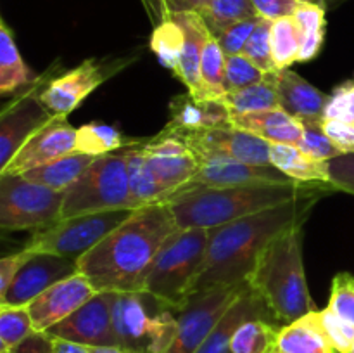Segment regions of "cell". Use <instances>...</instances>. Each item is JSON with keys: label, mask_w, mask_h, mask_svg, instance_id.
<instances>
[{"label": "cell", "mask_w": 354, "mask_h": 353, "mask_svg": "<svg viewBox=\"0 0 354 353\" xmlns=\"http://www.w3.org/2000/svg\"><path fill=\"white\" fill-rule=\"evenodd\" d=\"M251 2L259 17L277 21L294 16L303 0H251Z\"/></svg>", "instance_id": "obj_48"}, {"label": "cell", "mask_w": 354, "mask_h": 353, "mask_svg": "<svg viewBox=\"0 0 354 353\" xmlns=\"http://www.w3.org/2000/svg\"><path fill=\"white\" fill-rule=\"evenodd\" d=\"M220 100L227 106L230 114L258 113V111L277 109V107H280L273 73H268L263 82L254 83L251 87H245V89L237 90V92L225 93Z\"/></svg>", "instance_id": "obj_33"}, {"label": "cell", "mask_w": 354, "mask_h": 353, "mask_svg": "<svg viewBox=\"0 0 354 353\" xmlns=\"http://www.w3.org/2000/svg\"><path fill=\"white\" fill-rule=\"evenodd\" d=\"M76 272H78V262L50 255V253L33 251L31 258L24 263L9 289L0 296V305L28 307L44 291Z\"/></svg>", "instance_id": "obj_16"}, {"label": "cell", "mask_w": 354, "mask_h": 353, "mask_svg": "<svg viewBox=\"0 0 354 353\" xmlns=\"http://www.w3.org/2000/svg\"><path fill=\"white\" fill-rule=\"evenodd\" d=\"M131 213L133 210H113L61 218L50 227L35 232L24 248L78 262Z\"/></svg>", "instance_id": "obj_8"}, {"label": "cell", "mask_w": 354, "mask_h": 353, "mask_svg": "<svg viewBox=\"0 0 354 353\" xmlns=\"http://www.w3.org/2000/svg\"><path fill=\"white\" fill-rule=\"evenodd\" d=\"M93 353H142L137 350L121 348V346H99V348H92Z\"/></svg>", "instance_id": "obj_53"}, {"label": "cell", "mask_w": 354, "mask_h": 353, "mask_svg": "<svg viewBox=\"0 0 354 353\" xmlns=\"http://www.w3.org/2000/svg\"><path fill=\"white\" fill-rule=\"evenodd\" d=\"M113 294L116 346L142 353H166L178 329L176 310L145 291Z\"/></svg>", "instance_id": "obj_6"}, {"label": "cell", "mask_w": 354, "mask_h": 353, "mask_svg": "<svg viewBox=\"0 0 354 353\" xmlns=\"http://www.w3.org/2000/svg\"><path fill=\"white\" fill-rule=\"evenodd\" d=\"M272 23L273 21L261 17L242 51V54L251 59L266 75L279 71L272 55Z\"/></svg>", "instance_id": "obj_39"}, {"label": "cell", "mask_w": 354, "mask_h": 353, "mask_svg": "<svg viewBox=\"0 0 354 353\" xmlns=\"http://www.w3.org/2000/svg\"><path fill=\"white\" fill-rule=\"evenodd\" d=\"M152 16L159 21L183 12H203L211 0H144Z\"/></svg>", "instance_id": "obj_47"}, {"label": "cell", "mask_w": 354, "mask_h": 353, "mask_svg": "<svg viewBox=\"0 0 354 353\" xmlns=\"http://www.w3.org/2000/svg\"><path fill=\"white\" fill-rule=\"evenodd\" d=\"M33 251L23 248L21 251L12 253L9 256H3L0 260V296L9 289V286L12 284V280L16 279V275L19 273V270L23 269L24 263L31 258Z\"/></svg>", "instance_id": "obj_50"}, {"label": "cell", "mask_w": 354, "mask_h": 353, "mask_svg": "<svg viewBox=\"0 0 354 353\" xmlns=\"http://www.w3.org/2000/svg\"><path fill=\"white\" fill-rule=\"evenodd\" d=\"M280 353H334V346L328 341L320 322L318 310L310 311L304 317L282 325L277 339Z\"/></svg>", "instance_id": "obj_25"}, {"label": "cell", "mask_w": 354, "mask_h": 353, "mask_svg": "<svg viewBox=\"0 0 354 353\" xmlns=\"http://www.w3.org/2000/svg\"><path fill=\"white\" fill-rule=\"evenodd\" d=\"M348 353H354V343H353V346H351V350H349Z\"/></svg>", "instance_id": "obj_55"}, {"label": "cell", "mask_w": 354, "mask_h": 353, "mask_svg": "<svg viewBox=\"0 0 354 353\" xmlns=\"http://www.w3.org/2000/svg\"><path fill=\"white\" fill-rule=\"evenodd\" d=\"M135 61L137 55L85 59L76 68L52 76L40 90L41 102L54 116H69V113H73L97 87L116 76Z\"/></svg>", "instance_id": "obj_10"}, {"label": "cell", "mask_w": 354, "mask_h": 353, "mask_svg": "<svg viewBox=\"0 0 354 353\" xmlns=\"http://www.w3.org/2000/svg\"><path fill=\"white\" fill-rule=\"evenodd\" d=\"M270 163L296 182H328L327 161H318L304 154L297 145L272 144Z\"/></svg>", "instance_id": "obj_27"}, {"label": "cell", "mask_w": 354, "mask_h": 353, "mask_svg": "<svg viewBox=\"0 0 354 353\" xmlns=\"http://www.w3.org/2000/svg\"><path fill=\"white\" fill-rule=\"evenodd\" d=\"M52 353H93L90 346L80 345V343L66 341V339L54 338V352Z\"/></svg>", "instance_id": "obj_52"}, {"label": "cell", "mask_w": 354, "mask_h": 353, "mask_svg": "<svg viewBox=\"0 0 354 353\" xmlns=\"http://www.w3.org/2000/svg\"><path fill=\"white\" fill-rule=\"evenodd\" d=\"M325 135L332 141V144L342 152V154H351L354 152V125L344 123V121L325 120L322 123Z\"/></svg>", "instance_id": "obj_49"}, {"label": "cell", "mask_w": 354, "mask_h": 353, "mask_svg": "<svg viewBox=\"0 0 354 353\" xmlns=\"http://www.w3.org/2000/svg\"><path fill=\"white\" fill-rule=\"evenodd\" d=\"M33 82L31 71L24 64L14 42L12 30L6 21H0V93L10 96L19 89L30 87Z\"/></svg>", "instance_id": "obj_29"}, {"label": "cell", "mask_w": 354, "mask_h": 353, "mask_svg": "<svg viewBox=\"0 0 354 353\" xmlns=\"http://www.w3.org/2000/svg\"><path fill=\"white\" fill-rule=\"evenodd\" d=\"M230 111L220 99H199L187 92L171 99L169 121L161 132L182 137L187 134L230 127Z\"/></svg>", "instance_id": "obj_20"}, {"label": "cell", "mask_w": 354, "mask_h": 353, "mask_svg": "<svg viewBox=\"0 0 354 353\" xmlns=\"http://www.w3.org/2000/svg\"><path fill=\"white\" fill-rule=\"evenodd\" d=\"M261 17H249V19L239 21V23L232 24V26L225 28L221 33L216 35L218 42H220L221 48L227 55H235V54H242L244 51L245 44L251 38L252 31H254L256 24L259 23Z\"/></svg>", "instance_id": "obj_45"}, {"label": "cell", "mask_w": 354, "mask_h": 353, "mask_svg": "<svg viewBox=\"0 0 354 353\" xmlns=\"http://www.w3.org/2000/svg\"><path fill=\"white\" fill-rule=\"evenodd\" d=\"M297 147L310 158L318 161H330V159L342 156V152L332 144L330 138L325 135L322 125H304V132Z\"/></svg>", "instance_id": "obj_42"}, {"label": "cell", "mask_w": 354, "mask_h": 353, "mask_svg": "<svg viewBox=\"0 0 354 353\" xmlns=\"http://www.w3.org/2000/svg\"><path fill=\"white\" fill-rule=\"evenodd\" d=\"M328 182L335 187L337 192H346L354 196V152L342 154L327 161Z\"/></svg>", "instance_id": "obj_46"}, {"label": "cell", "mask_w": 354, "mask_h": 353, "mask_svg": "<svg viewBox=\"0 0 354 353\" xmlns=\"http://www.w3.org/2000/svg\"><path fill=\"white\" fill-rule=\"evenodd\" d=\"M318 314H320V322L324 325L325 334H327L328 341L334 346L335 352L348 353L354 343V325L342 320L328 307L324 310H318Z\"/></svg>", "instance_id": "obj_43"}, {"label": "cell", "mask_w": 354, "mask_h": 353, "mask_svg": "<svg viewBox=\"0 0 354 353\" xmlns=\"http://www.w3.org/2000/svg\"><path fill=\"white\" fill-rule=\"evenodd\" d=\"M145 138L127 137L111 125L86 123L76 130V152H85L90 156L111 154L124 149L142 145Z\"/></svg>", "instance_id": "obj_30"}, {"label": "cell", "mask_w": 354, "mask_h": 353, "mask_svg": "<svg viewBox=\"0 0 354 353\" xmlns=\"http://www.w3.org/2000/svg\"><path fill=\"white\" fill-rule=\"evenodd\" d=\"M183 42H185V35H183L182 26L173 17L159 21L154 30H152L151 51L154 52L159 62L165 68H168L175 76L180 71Z\"/></svg>", "instance_id": "obj_34"}, {"label": "cell", "mask_w": 354, "mask_h": 353, "mask_svg": "<svg viewBox=\"0 0 354 353\" xmlns=\"http://www.w3.org/2000/svg\"><path fill=\"white\" fill-rule=\"evenodd\" d=\"M266 73L261 71L244 54L227 55V62H225V90H227V93L237 92L245 87L263 82Z\"/></svg>", "instance_id": "obj_40"}, {"label": "cell", "mask_w": 354, "mask_h": 353, "mask_svg": "<svg viewBox=\"0 0 354 353\" xmlns=\"http://www.w3.org/2000/svg\"><path fill=\"white\" fill-rule=\"evenodd\" d=\"M254 317L273 320L265 301L248 284L245 289L241 293V296L234 301V305L228 308L227 314L218 320V324L209 332L206 341L201 345V348L196 353H232V338H234L239 325L248 320V318Z\"/></svg>", "instance_id": "obj_22"}, {"label": "cell", "mask_w": 354, "mask_h": 353, "mask_svg": "<svg viewBox=\"0 0 354 353\" xmlns=\"http://www.w3.org/2000/svg\"><path fill=\"white\" fill-rule=\"evenodd\" d=\"M45 332L54 338L80 343L90 348L116 346L113 329V294L99 291L75 314Z\"/></svg>", "instance_id": "obj_15"}, {"label": "cell", "mask_w": 354, "mask_h": 353, "mask_svg": "<svg viewBox=\"0 0 354 353\" xmlns=\"http://www.w3.org/2000/svg\"><path fill=\"white\" fill-rule=\"evenodd\" d=\"M334 353H337V352H334Z\"/></svg>", "instance_id": "obj_57"}, {"label": "cell", "mask_w": 354, "mask_h": 353, "mask_svg": "<svg viewBox=\"0 0 354 353\" xmlns=\"http://www.w3.org/2000/svg\"><path fill=\"white\" fill-rule=\"evenodd\" d=\"M113 210H133L123 151L97 156L64 192L61 218Z\"/></svg>", "instance_id": "obj_7"}, {"label": "cell", "mask_w": 354, "mask_h": 353, "mask_svg": "<svg viewBox=\"0 0 354 353\" xmlns=\"http://www.w3.org/2000/svg\"><path fill=\"white\" fill-rule=\"evenodd\" d=\"M303 227H290L273 239L248 277L249 287L265 301L279 325H287L318 310L304 272Z\"/></svg>", "instance_id": "obj_4"}, {"label": "cell", "mask_w": 354, "mask_h": 353, "mask_svg": "<svg viewBox=\"0 0 354 353\" xmlns=\"http://www.w3.org/2000/svg\"><path fill=\"white\" fill-rule=\"evenodd\" d=\"M320 199H297L209 230L197 291L248 282L266 246L290 227L306 224Z\"/></svg>", "instance_id": "obj_2"}, {"label": "cell", "mask_w": 354, "mask_h": 353, "mask_svg": "<svg viewBox=\"0 0 354 353\" xmlns=\"http://www.w3.org/2000/svg\"><path fill=\"white\" fill-rule=\"evenodd\" d=\"M183 142L189 144L194 152H218L230 156L237 161L248 165L270 166V142L254 134L241 130L235 127H221L213 130L196 132V134L182 135Z\"/></svg>", "instance_id": "obj_19"}, {"label": "cell", "mask_w": 354, "mask_h": 353, "mask_svg": "<svg viewBox=\"0 0 354 353\" xmlns=\"http://www.w3.org/2000/svg\"><path fill=\"white\" fill-rule=\"evenodd\" d=\"M199 14L214 37L239 21L258 16L251 0H211Z\"/></svg>", "instance_id": "obj_38"}, {"label": "cell", "mask_w": 354, "mask_h": 353, "mask_svg": "<svg viewBox=\"0 0 354 353\" xmlns=\"http://www.w3.org/2000/svg\"><path fill=\"white\" fill-rule=\"evenodd\" d=\"M232 127L254 134L270 144L297 145L304 132V125L283 109H266L258 113L230 114Z\"/></svg>", "instance_id": "obj_24"}, {"label": "cell", "mask_w": 354, "mask_h": 353, "mask_svg": "<svg viewBox=\"0 0 354 353\" xmlns=\"http://www.w3.org/2000/svg\"><path fill=\"white\" fill-rule=\"evenodd\" d=\"M245 286L248 282L197 291L192 300L176 311L178 329L166 353H196Z\"/></svg>", "instance_id": "obj_12"}, {"label": "cell", "mask_w": 354, "mask_h": 353, "mask_svg": "<svg viewBox=\"0 0 354 353\" xmlns=\"http://www.w3.org/2000/svg\"><path fill=\"white\" fill-rule=\"evenodd\" d=\"M64 192L24 179L0 175V228L40 230L61 220Z\"/></svg>", "instance_id": "obj_9"}, {"label": "cell", "mask_w": 354, "mask_h": 353, "mask_svg": "<svg viewBox=\"0 0 354 353\" xmlns=\"http://www.w3.org/2000/svg\"><path fill=\"white\" fill-rule=\"evenodd\" d=\"M176 230L178 225L166 201L138 208L78 260V272L97 291H142L159 249Z\"/></svg>", "instance_id": "obj_1"}, {"label": "cell", "mask_w": 354, "mask_h": 353, "mask_svg": "<svg viewBox=\"0 0 354 353\" xmlns=\"http://www.w3.org/2000/svg\"><path fill=\"white\" fill-rule=\"evenodd\" d=\"M301 38L294 17H282L272 23V55L277 69H289L299 62Z\"/></svg>", "instance_id": "obj_36"}, {"label": "cell", "mask_w": 354, "mask_h": 353, "mask_svg": "<svg viewBox=\"0 0 354 353\" xmlns=\"http://www.w3.org/2000/svg\"><path fill=\"white\" fill-rule=\"evenodd\" d=\"M273 353H280V352H279V350H275V352H273Z\"/></svg>", "instance_id": "obj_56"}, {"label": "cell", "mask_w": 354, "mask_h": 353, "mask_svg": "<svg viewBox=\"0 0 354 353\" xmlns=\"http://www.w3.org/2000/svg\"><path fill=\"white\" fill-rule=\"evenodd\" d=\"M95 158L97 156L75 151L71 154L55 159V161L47 163V165L30 170V172L23 173V176L31 182L57 190V192H66L85 173V170L95 161Z\"/></svg>", "instance_id": "obj_26"}, {"label": "cell", "mask_w": 354, "mask_h": 353, "mask_svg": "<svg viewBox=\"0 0 354 353\" xmlns=\"http://www.w3.org/2000/svg\"><path fill=\"white\" fill-rule=\"evenodd\" d=\"M225 62H227V54L221 48L218 38L211 35L204 44L203 57H201V82H203L201 99H221L227 93Z\"/></svg>", "instance_id": "obj_35"}, {"label": "cell", "mask_w": 354, "mask_h": 353, "mask_svg": "<svg viewBox=\"0 0 354 353\" xmlns=\"http://www.w3.org/2000/svg\"><path fill=\"white\" fill-rule=\"evenodd\" d=\"M33 332L28 307L0 305V353H12Z\"/></svg>", "instance_id": "obj_37"}, {"label": "cell", "mask_w": 354, "mask_h": 353, "mask_svg": "<svg viewBox=\"0 0 354 353\" xmlns=\"http://www.w3.org/2000/svg\"><path fill=\"white\" fill-rule=\"evenodd\" d=\"M337 192L332 183L289 182L242 187H183L169 196L178 228H216L239 218L297 199H322Z\"/></svg>", "instance_id": "obj_3"}, {"label": "cell", "mask_w": 354, "mask_h": 353, "mask_svg": "<svg viewBox=\"0 0 354 353\" xmlns=\"http://www.w3.org/2000/svg\"><path fill=\"white\" fill-rule=\"evenodd\" d=\"M97 293L99 291L82 272L73 273L68 279L54 284L28 305L35 331L45 332L52 329L55 324L75 314Z\"/></svg>", "instance_id": "obj_18"}, {"label": "cell", "mask_w": 354, "mask_h": 353, "mask_svg": "<svg viewBox=\"0 0 354 353\" xmlns=\"http://www.w3.org/2000/svg\"><path fill=\"white\" fill-rule=\"evenodd\" d=\"M327 307L342 320L354 325V275L341 272L334 277Z\"/></svg>", "instance_id": "obj_41"}, {"label": "cell", "mask_w": 354, "mask_h": 353, "mask_svg": "<svg viewBox=\"0 0 354 353\" xmlns=\"http://www.w3.org/2000/svg\"><path fill=\"white\" fill-rule=\"evenodd\" d=\"M282 325L270 318H248L232 338V353H273Z\"/></svg>", "instance_id": "obj_32"}, {"label": "cell", "mask_w": 354, "mask_h": 353, "mask_svg": "<svg viewBox=\"0 0 354 353\" xmlns=\"http://www.w3.org/2000/svg\"><path fill=\"white\" fill-rule=\"evenodd\" d=\"M325 120L344 121L354 125V78L346 80L328 93L325 106Z\"/></svg>", "instance_id": "obj_44"}, {"label": "cell", "mask_w": 354, "mask_h": 353, "mask_svg": "<svg viewBox=\"0 0 354 353\" xmlns=\"http://www.w3.org/2000/svg\"><path fill=\"white\" fill-rule=\"evenodd\" d=\"M54 352V336L48 332L35 331L28 336L12 353H52Z\"/></svg>", "instance_id": "obj_51"}, {"label": "cell", "mask_w": 354, "mask_h": 353, "mask_svg": "<svg viewBox=\"0 0 354 353\" xmlns=\"http://www.w3.org/2000/svg\"><path fill=\"white\" fill-rule=\"evenodd\" d=\"M311 2L320 3L322 7H325V9H335V7H339L341 3H344L346 0H311Z\"/></svg>", "instance_id": "obj_54"}, {"label": "cell", "mask_w": 354, "mask_h": 353, "mask_svg": "<svg viewBox=\"0 0 354 353\" xmlns=\"http://www.w3.org/2000/svg\"><path fill=\"white\" fill-rule=\"evenodd\" d=\"M52 71H55V64L44 76L35 78L0 113V172L7 168L10 159L37 132L55 118L40 99L41 87L52 78Z\"/></svg>", "instance_id": "obj_11"}, {"label": "cell", "mask_w": 354, "mask_h": 353, "mask_svg": "<svg viewBox=\"0 0 354 353\" xmlns=\"http://www.w3.org/2000/svg\"><path fill=\"white\" fill-rule=\"evenodd\" d=\"M142 149L152 175L165 189L166 199L183 189L196 175L199 165L196 152L175 135L159 132L145 138Z\"/></svg>", "instance_id": "obj_14"}, {"label": "cell", "mask_w": 354, "mask_h": 353, "mask_svg": "<svg viewBox=\"0 0 354 353\" xmlns=\"http://www.w3.org/2000/svg\"><path fill=\"white\" fill-rule=\"evenodd\" d=\"M197 172L185 187H242L296 182L275 166L248 165L218 152H196Z\"/></svg>", "instance_id": "obj_13"}, {"label": "cell", "mask_w": 354, "mask_h": 353, "mask_svg": "<svg viewBox=\"0 0 354 353\" xmlns=\"http://www.w3.org/2000/svg\"><path fill=\"white\" fill-rule=\"evenodd\" d=\"M123 152L128 165V183H130V197L133 210L166 201L165 189L152 175L142 145L124 149Z\"/></svg>", "instance_id": "obj_28"}, {"label": "cell", "mask_w": 354, "mask_h": 353, "mask_svg": "<svg viewBox=\"0 0 354 353\" xmlns=\"http://www.w3.org/2000/svg\"><path fill=\"white\" fill-rule=\"evenodd\" d=\"M173 19L182 26L183 35H185L182 57H180V71L176 78L182 80L183 85L187 87V90L192 96L201 99V93H203L201 57H203L204 44L213 33H211L199 12L176 14V16H173Z\"/></svg>", "instance_id": "obj_23"}, {"label": "cell", "mask_w": 354, "mask_h": 353, "mask_svg": "<svg viewBox=\"0 0 354 353\" xmlns=\"http://www.w3.org/2000/svg\"><path fill=\"white\" fill-rule=\"evenodd\" d=\"M207 241L206 228H178L159 249L142 291L173 310H182L197 293Z\"/></svg>", "instance_id": "obj_5"}, {"label": "cell", "mask_w": 354, "mask_h": 353, "mask_svg": "<svg viewBox=\"0 0 354 353\" xmlns=\"http://www.w3.org/2000/svg\"><path fill=\"white\" fill-rule=\"evenodd\" d=\"M280 109L299 120L303 125H322L325 121V106L328 93L311 85L292 69L273 73Z\"/></svg>", "instance_id": "obj_21"}, {"label": "cell", "mask_w": 354, "mask_h": 353, "mask_svg": "<svg viewBox=\"0 0 354 353\" xmlns=\"http://www.w3.org/2000/svg\"><path fill=\"white\" fill-rule=\"evenodd\" d=\"M76 130L78 128L69 125L68 116H55L17 151L0 175H23L30 170L71 154L76 151Z\"/></svg>", "instance_id": "obj_17"}, {"label": "cell", "mask_w": 354, "mask_h": 353, "mask_svg": "<svg viewBox=\"0 0 354 353\" xmlns=\"http://www.w3.org/2000/svg\"><path fill=\"white\" fill-rule=\"evenodd\" d=\"M325 7L320 3H315L311 0H303L299 9L294 14V21L297 24L301 38V52L299 62L311 61L318 55L325 38V28H327V19H325Z\"/></svg>", "instance_id": "obj_31"}]
</instances>
